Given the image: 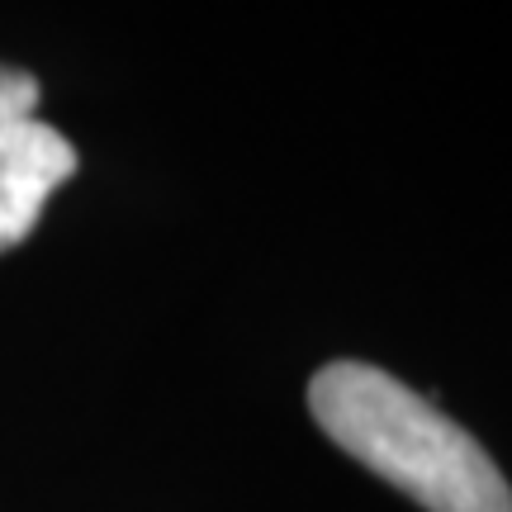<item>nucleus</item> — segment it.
I'll list each match as a JSON object with an SVG mask.
<instances>
[{"instance_id": "nucleus-1", "label": "nucleus", "mask_w": 512, "mask_h": 512, "mask_svg": "<svg viewBox=\"0 0 512 512\" xmlns=\"http://www.w3.org/2000/svg\"><path fill=\"white\" fill-rule=\"evenodd\" d=\"M318 427L427 512H512V489L460 422L366 361H332L309 380Z\"/></svg>"}, {"instance_id": "nucleus-2", "label": "nucleus", "mask_w": 512, "mask_h": 512, "mask_svg": "<svg viewBox=\"0 0 512 512\" xmlns=\"http://www.w3.org/2000/svg\"><path fill=\"white\" fill-rule=\"evenodd\" d=\"M76 171V147L43 119L0 124V252L38 228V214L57 185Z\"/></svg>"}, {"instance_id": "nucleus-3", "label": "nucleus", "mask_w": 512, "mask_h": 512, "mask_svg": "<svg viewBox=\"0 0 512 512\" xmlns=\"http://www.w3.org/2000/svg\"><path fill=\"white\" fill-rule=\"evenodd\" d=\"M38 110V81L29 72L0 67V124H24Z\"/></svg>"}]
</instances>
